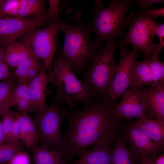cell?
Listing matches in <instances>:
<instances>
[{"instance_id": "cell-15", "label": "cell", "mask_w": 164, "mask_h": 164, "mask_svg": "<svg viewBox=\"0 0 164 164\" xmlns=\"http://www.w3.org/2000/svg\"><path fill=\"white\" fill-rule=\"evenodd\" d=\"M114 142L103 141L84 151L71 164H110Z\"/></svg>"}, {"instance_id": "cell-28", "label": "cell", "mask_w": 164, "mask_h": 164, "mask_svg": "<svg viewBox=\"0 0 164 164\" xmlns=\"http://www.w3.org/2000/svg\"><path fill=\"white\" fill-rule=\"evenodd\" d=\"M21 148L20 144H9L0 152V164H7L16 153L22 151Z\"/></svg>"}, {"instance_id": "cell-17", "label": "cell", "mask_w": 164, "mask_h": 164, "mask_svg": "<svg viewBox=\"0 0 164 164\" xmlns=\"http://www.w3.org/2000/svg\"><path fill=\"white\" fill-rule=\"evenodd\" d=\"M18 121L20 140L27 147H32L39 142L38 132L35 122L25 112L14 111Z\"/></svg>"}, {"instance_id": "cell-43", "label": "cell", "mask_w": 164, "mask_h": 164, "mask_svg": "<svg viewBox=\"0 0 164 164\" xmlns=\"http://www.w3.org/2000/svg\"><path fill=\"white\" fill-rule=\"evenodd\" d=\"M5 1V0H0V7L3 4Z\"/></svg>"}, {"instance_id": "cell-19", "label": "cell", "mask_w": 164, "mask_h": 164, "mask_svg": "<svg viewBox=\"0 0 164 164\" xmlns=\"http://www.w3.org/2000/svg\"><path fill=\"white\" fill-rule=\"evenodd\" d=\"M32 148L33 164H68L63 151L35 145Z\"/></svg>"}, {"instance_id": "cell-16", "label": "cell", "mask_w": 164, "mask_h": 164, "mask_svg": "<svg viewBox=\"0 0 164 164\" xmlns=\"http://www.w3.org/2000/svg\"><path fill=\"white\" fill-rule=\"evenodd\" d=\"M46 69L43 65L27 84L31 100L36 106L38 113L42 111L47 106L45 97L48 80Z\"/></svg>"}, {"instance_id": "cell-41", "label": "cell", "mask_w": 164, "mask_h": 164, "mask_svg": "<svg viewBox=\"0 0 164 164\" xmlns=\"http://www.w3.org/2000/svg\"><path fill=\"white\" fill-rule=\"evenodd\" d=\"M5 51L6 50H4L2 48L0 49V63L5 62Z\"/></svg>"}, {"instance_id": "cell-13", "label": "cell", "mask_w": 164, "mask_h": 164, "mask_svg": "<svg viewBox=\"0 0 164 164\" xmlns=\"http://www.w3.org/2000/svg\"><path fill=\"white\" fill-rule=\"evenodd\" d=\"M146 90L138 87L127 90L122 95V99L117 103H114L113 112L116 117L129 119L134 118H146Z\"/></svg>"}, {"instance_id": "cell-32", "label": "cell", "mask_w": 164, "mask_h": 164, "mask_svg": "<svg viewBox=\"0 0 164 164\" xmlns=\"http://www.w3.org/2000/svg\"><path fill=\"white\" fill-rule=\"evenodd\" d=\"M14 107L22 112H38L36 106L32 101L25 99L19 100Z\"/></svg>"}, {"instance_id": "cell-39", "label": "cell", "mask_w": 164, "mask_h": 164, "mask_svg": "<svg viewBox=\"0 0 164 164\" xmlns=\"http://www.w3.org/2000/svg\"><path fill=\"white\" fill-rule=\"evenodd\" d=\"M156 157L155 156H145L140 158V163L139 164H154Z\"/></svg>"}, {"instance_id": "cell-42", "label": "cell", "mask_w": 164, "mask_h": 164, "mask_svg": "<svg viewBox=\"0 0 164 164\" xmlns=\"http://www.w3.org/2000/svg\"><path fill=\"white\" fill-rule=\"evenodd\" d=\"M9 145V144H7L5 143L0 144V152L7 147Z\"/></svg>"}, {"instance_id": "cell-21", "label": "cell", "mask_w": 164, "mask_h": 164, "mask_svg": "<svg viewBox=\"0 0 164 164\" xmlns=\"http://www.w3.org/2000/svg\"><path fill=\"white\" fill-rule=\"evenodd\" d=\"M35 56L28 46L20 42H16L6 46L5 61L12 67H16L22 62Z\"/></svg>"}, {"instance_id": "cell-25", "label": "cell", "mask_w": 164, "mask_h": 164, "mask_svg": "<svg viewBox=\"0 0 164 164\" xmlns=\"http://www.w3.org/2000/svg\"><path fill=\"white\" fill-rule=\"evenodd\" d=\"M39 59L36 56L25 60L16 67L15 75L18 79V82L25 83L28 72L32 66L39 63Z\"/></svg>"}, {"instance_id": "cell-18", "label": "cell", "mask_w": 164, "mask_h": 164, "mask_svg": "<svg viewBox=\"0 0 164 164\" xmlns=\"http://www.w3.org/2000/svg\"><path fill=\"white\" fill-rule=\"evenodd\" d=\"M146 104L149 117L164 121V84L146 89Z\"/></svg>"}, {"instance_id": "cell-8", "label": "cell", "mask_w": 164, "mask_h": 164, "mask_svg": "<svg viewBox=\"0 0 164 164\" xmlns=\"http://www.w3.org/2000/svg\"><path fill=\"white\" fill-rule=\"evenodd\" d=\"M59 31L58 21L43 28L32 30L20 37V39L42 60L46 69H50L57 48Z\"/></svg>"}, {"instance_id": "cell-24", "label": "cell", "mask_w": 164, "mask_h": 164, "mask_svg": "<svg viewBox=\"0 0 164 164\" xmlns=\"http://www.w3.org/2000/svg\"><path fill=\"white\" fill-rule=\"evenodd\" d=\"M17 77L10 73L0 82V117L10 108L9 103L11 96L16 84Z\"/></svg>"}, {"instance_id": "cell-7", "label": "cell", "mask_w": 164, "mask_h": 164, "mask_svg": "<svg viewBox=\"0 0 164 164\" xmlns=\"http://www.w3.org/2000/svg\"><path fill=\"white\" fill-rule=\"evenodd\" d=\"M116 49L114 40L107 42L91 61L90 67L84 77L83 81L99 96L104 95L115 75Z\"/></svg>"}, {"instance_id": "cell-20", "label": "cell", "mask_w": 164, "mask_h": 164, "mask_svg": "<svg viewBox=\"0 0 164 164\" xmlns=\"http://www.w3.org/2000/svg\"><path fill=\"white\" fill-rule=\"evenodd\" d=\"M135 123L146 133L163 150L164 146V121L147 117L138 118Z\"/></svg>"}, {"instance_id": "cell-12", "label": "cell", "mask_w": 164, "mask_h": 164, "mask_svg": "<svg viewBox=\"0 0 164 164\" xmlns=\"http://www.w3.org/2000/svg\"><path fill=\"white\" fill-rule=\"evenodd\" d=\"M51 23L46 14L34 18L7 16L0 18V43L7 46L32 30Z\"/></svg>"}, {"instance_id": "cell-4", "label": "cell", "mask_w": 164, "mask_h": 164, "mask_svg": "<svg viewBox=\"0 0 164 164\" xmlns=\"http://www.w3.org/2000/svg\"><path fill=\"white\" fill-rule=\"evenodd\" d=\"M133 0H113L107 6H94L93 19L91 22L92 32L95 34L93 43L99 46L104 41H114L123 38L125 29L128 27L125 14L131 7Z\"/></svg>"}, {"instance_id": "cell-22", "label": "cell", "mask_w": 164, "mask_h": 164, "mask_svg": "<svg viewBox=\"0 0 164 164\" xmlns=\"http://www.w3.org/2000/svg\"><path fill=\"white\" fill-rule=\"evenodd\" d=\"M139 159L131 152L122 138H116L110 164H139Z\"/></svg>"}, {"instance_id": "cell-11", "label": "cell", "mask_w": 164, "mask_h": 164, "mask_svg": "<svg viewBox=\"0 0 164 164\" xmlns=\"http://www.w3.org/2000/svg\"><path fill=\"white\" fill-rule=\"evenodd\" d=\"M159 56L135 62L131 72L130 89L145 86L154 88L164 84V63Z\"/></svg>"}, {"instance_id": "cell-29", "label": "cell", "mask_w": 164, "mask_h": 164, "mask_svg": "<svg viewBox=\"0 0 164 164\" xmlns=\"http://www.w3.org/2000/svg\"><path fill=\"white\" fill-rule=\"evenodd\" d=\"M14 111L10 108L7 110L2 117L3 132L5 137V143L10 131L13 120L15 118Z\"/></svg>"}, {"instance_id": "cell-27", "label": "cell", "mask_w": 164, "mask_h": 164, "mask_svg": "<svg viewBox=\"0 0 164 164\" xmlns=\"http://www.w3.org/2000/svg\"><path fill=\"white\" fill-rule=\"evenodd\" d=\"M20 0H6L0 7V18L5 16L13 17L18 13Z\"/></svg>"}, {"instance_id": "cell-26", "label": "cell", "mask_w": 164, "mask_h": 164, "mask_svg": "<svg viewBox=\"0 0 164 164\" xmlns=\"http://www.w3.org/2000/svg\"><path fill=\"white\" fill-rule=\"evenodd\" d=\"M23 99L32 101L28 85L18 82L11 96L9 107L10 108L12 106L14 107L19 100Z\"/></svg>"}, {"instance_id": "cell-3", "label": "cell", "mask_w": 164, "mask_h": 164, "mask_svg": "<svg viewBox=\"0 0 164 164\" xmlns=\"http://www.w3.org/2000/svg\"><path fill=\"white\" fill-rule=\"evenodd\" d=\"M114 103L99 96L82 109L69 111L67 129L63 137L82 131L117 128L119 120L113 112Z\"/></svg>"}, {"instance_id": "cell-38", "label": "cell", "mask_w": 164, "mask_h": 164, "mask_svg": "<svg viewBox=\"0 0 164 164\" xmlns=\"http://www.w3.org/2000/svg\"><path fill=\"white\" fill-rule=\"evenodd\" d=\"M10 73L6 63L5 62H0V80L5 79Z\"/></svg>"}, {"instance_id": "cell-36", "label": "cell", "mask_w": 164, "mask_h": 164, "mask_svg": "<svg viewBox=\"0 0 164 164\" xmlns=\"http://www.w3.org/2000/svg\"><path fill=\"white\" fill-rule=\"evenodd\" d=\"M137 5L142 9H147L151 8L153 5L159 3H163L162 0H137Z\"/></svg>"}, {"instance_id": "cell-6", "label": "cell", "mask_w": 164, "mask_h": 164, "mask_svg": "<svg viewBox=\"0 0 164 164\" xmlns=\"http://www.w3.org/2000/svg\"><path fill=\"white\" fill-rule=\"evenodd\" d=\"M69 111L63 104L55 101L38 113L34 121L40 145L64 152V142L60 128L63 120L67 118Z\"/></svg>"}, {"instance_id": "cell-23", "label": "cell", "mask_w": 164, "mask_h": 164, "mask_svg": "<svg viewBox=\"0 0 164 164\" xmlns=\"http://www.w3.org/2000/svg\"><path fill=\"white\" fill-rule=\"evenodd\" d=\"M43 0H20L17 13L13 17L24 18L41 16L46 14L47 11Z\"/></svg>"}, {"instance_id": "cell-37", "label": "cell", "mask_w": 164, "mask_h": 164, "mask_svg": "<svg viewBox=\"0 0 164 164\" xmlns=\"http://www.w3.org/2000/svg\"><path fill=\"white\" fill-rule=\"evenodd\" d=\"M43 66H42L39 63L31 67L28 72L25 83L27 85L30 81L36 75Z\"/></svg>"}, {"instance_id": "cell-5", "label": "cell", "mask_w": 164, "mask_h": 164, "mask_svg": "<svg viewBox=\"0 0 164 164\" xmlns=\"http://www.w3.org/2000/svg\"><path fill=\"white\" fill-rule=\"evenodd\" d=\"M129 29L121 39L114 40L116 46L121 49L128 45L143 54L144 60L154 56L158 44L154 43L155 36L159 24L154 19L138 13H130L126 18Z\"/></svg>"}, {"instance_id": "cell-34", "label": "cell", "mask_w": 164, "mask_h": 164, "mask_svg": "<svg viewBox=\"0 0 164 164\" xmlns=\"http://www.w3.org/2000/svg\"><path fill=\"white\" fill-rule=\"evenodd\" d=\"M159 42L154 56H159V53L164 46V24L159 25L156 31Z\"/></svg>"}, {"instance_id": "cell-14", "label": "cell", "mask_w": 164, "mask_h": 164, "mask_svg": "<svg viewBox=\"0 0 164 164\" xmlns=\"http://www.w3.org/2000/svg\"><path fill=\"white\" fill-rule=\"evenodd\" d=\"M122 138L129 145L131 152L139 159L145 156L156 157L162 151L135 122L123 127Z\"/></svg>"}, {"instance_id": "cell-10", "label": "cell", "mask_w": 164, "mask_h": 164, "mask_svg": "<svg viewBox=\"0 0 164 164\" xmlns=\"http://www.w3.org/2000/svg\"><path fill=\"white\" fill-rule=\"evenodd\" d=\"M120 53V60L116 65L114 78L102 96L113 103L122 96L129 87L132 66L138 56V51L133 48L130 51L127 50L126 48H122Z\"/></svg>"}, {"instance_id": "cell-2", "label": "cell", "mask_w": 164, "mask_h": 164, "mask_svg": "<svg viewBox=\"0 0 164 164\" xmlns=\"http://www.w3.org/2000/svg\"><path fill=\"white\" fill-rule=\"evenodd\" d=\"M53 64L48 80L55 87L56 102L73 108L76 106L74 102H80L85 106L94 100L96 93L84 82L78 79L61 54L53 60Z\"/></svg>"}, {"instance_id": "cell-9", "label": "cell", "mask_w": 164, "mask_h": 164, "mask_svg": "<svg viewBox=\"0 0 164 164\" xmlns=\"http://www.w3.org/2000/svg\"><path fill=\"white\" fill-rule=\"evenodd\" d=\"M116 128L95 129L82 131L63 138L64 152L69 162L73 158L79 156L87 148L103 141H114Z\"/></svg>"}, {"instance_id": "cell-33", "label": "cell", "mask_w": 164, "mask_h": 164, "mask_svg": "<svg viewBox=\"0 0 164 164\" xmlns=\"http://www.w3.org/2000/svg\"><path fill=\"white\" fill-rule=\"evenodd\" d=\"M7 164H30L28 154L22 151L16 153Z\"/></svg>"}, {"instance_id": "cell-44", "label": "cell", "mask_w": 164, "mask_h": 164, "mask_svg": "<svg viewBox=\"0 0 164 164\" xmlns=\"http://www.w3.org/2000/svg\"><path fill=\"white\" fill-rule=\"evenodd\" d=\"M1 48H1V47L0 46V49Z\"/></svg>"}, {"instance_id": "cell-1", "label": "cell", "mask_w": 164, "mask_h": 164, "mask_svg": "<svg viewBox=\"0 0 164 164\" xmlns=\"http://www.w3.org/2000/svg\"><path fill=\"white\" fill-rule=\"evenodd\" d=\"M58 23L64 36L61 55L73 70L84 68L100 51L90 39L91 22L69 24L59 19Z\"/></svg>"}, {"instance_id": "cell-35", "label": "cell", "mask_w": 164, "mask_h": 164, "mask_svg": "<svg viewBox=\"0 0 164 164\" xmlns=\"http://www.w3.org/2000/svg\"><path fill=\"white\" fill-rule=\"evenodd\" d=\"M139 12L142 15L148 16L154 19L159 17L164 16V8L156 9L150 8L146 9L144 12Z\"/></svg>"}, {"instance_id": "cell-31", "label": "cell", "mask_w": 164, "mask_h": 164, "mask_svg": "<svg viewBox=\"0 0 164 164\" xmlns=\"http://www.w3.org/2000/svg\"><path fill=\"white\" fill-rule=\"evenodd\" d=\"M49 9L47 11L46 14L50 19L51 23L58 21L59 7L60 0H49Z\"/></svg>"}, {"instance_id": "cell-40", "label": "cell", "mask_w": 164, "mask_h": 164, "mask_svg": "<svg viewBox=\"0 0 164 164\" xmlns=\"http://www.w3.org/2000/svg\"><path fill=\"white\" fill-rule=\"evenodd\" d=\"M154 164H164V154H162L156 158Z\"/></svg>"}, {"instance_id": "cell-30", "label": "cell", "mask_w": 164, "mask_h": 164, "mask_svg": "<svg viewBox=\"0 0 164 164\" xmlns=\"http://www.w3.org/2000/svg\"><path fill=\"white\" fill-rule=\"evenodd\" d=\"M20 140L18 122L15 117L13 120L9 132L6 139L5 143L19 144H20Z\"/></svg>"}]
</instances>
